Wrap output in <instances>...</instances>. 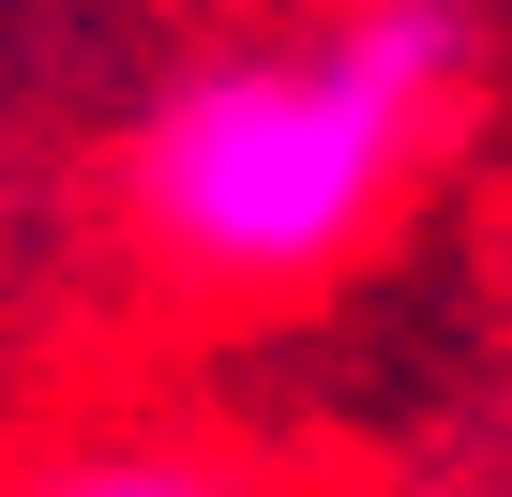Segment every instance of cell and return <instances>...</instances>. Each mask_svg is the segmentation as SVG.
I'll use <instances>...</instances> for the list:
<instances>
[{
    "label": "cell",
    "instance_id": "7a4b0ae2",
    "mask_svg": "<svg viewBox=\"0 0 512 497\" xmlns=\"http://www.w3.org/2000/svg\"><path fill=\"white\" fill-rule=\"evenodd\" d=\"M46 497H226V482H196V467H166V452H106V467H61Z\"/></svg>",
    "mask_w": 512,
    "mask_h": 497
},
{
    "label": "cell",
    "instance_id": "6da1fadb",
    "mask_svg": "<svg viewBox=\"0 0 512 497\" xmlns=\"http://www.w3.org/2000/svg\"><path fill=\"white\" fill-rule=\"evenodd\" d=\"M467 76V0H347L332 31L181 76L136 121V226L196 287H317L407 196Z\"/></svg>",
    "mask_w": 512,
    "mask_h": 497
}]
</instances>
